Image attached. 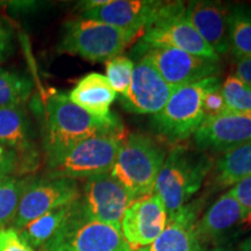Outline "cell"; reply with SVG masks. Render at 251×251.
Segmentation results:
<instances>
[{
  "instance_id": "3957f363",
  "label": "cell",
  "mask_w": 251,
  "mask_h": 251,
  "mask_svg": "<svg viewBox=\"0 0 251 251\" xmlns=\"http://www.w3.org/2000/svg\"><path fill=\"white\" fill-rule=\"evenodd\" d=\"M165 157L164 148L148 135L127 134L109 172L136 200L153 193Z\"/></svg>"
},
{
  "instance_id": "7402d4cb",
  "label": "cell",
  "mask_w": 251,
  "mask_h": 251,
  "mask_svg": "<svg viewBox=\"0 0 251 251\" xmlns=\"http://www.w3.org/2000/svg\"><path fill=\"white\" fill-rule=\"evenodd\" d=\"M212 184L231 187L251 175V143L226 151L214 162Z\"/></svg>"
},
{
  "instance_id": "44dd1931",
  "label": "cell",
  "mask_w": 251,
  "mask_h": 251,
  "mask_svg": "<svg viewBox=\"0 0 251 251\" xmlns=\"http://www.w3.org/2000/svg\"><path fill=\"white\" fill-rule=\"evenodd\" d=\"M72 206H74V201L46 213L45 215L33 220L29 224L17 230L18 234L34 250L39 249L41 251H47L61 234L62 229L64 228L71 214Z\"/></svg>"
},
{
  "instance_id": "7c38bea8",
  "label": "cell",
  "mask_w": 251,
  "mask_h": 251,
  "mask_svg": "<svg viewBox=\"0 0 251 251\" xmlns=\"http://www.w3.org/2000/svg\"><path fill=\"white\" fill-rule=\"evenodd\" d=\"M164 1L155 0H92L81 2L79 17L100 21L142 36Z\"/></svg>"
},
{
  "instance_id": "e0dca14e",
  "label": "cell",
  "mask_w": 251,
  "mask_h": 251,
  "mask_svg": "<svg viewBox=\"0 0 251 251\" xmlns=\"http://www.w3.org/2000/svg\"><path fill=\"white\" fill-rule=\"evenodd\" d=\"M202 200L188 202L171 219L163 233L150 246L136 251H207L197 231Z\"/></svg>"
},
{
  "instance_id": "277c9868",
  "label": "cell",
  "mask_w": 251,
  "mask_h": 251,
  "mask_svg": "<svg viewBox=\"0 0 251 251\" xmlns=\"http://www.w3.org/2000/svg\"><path fill=\"white\" fill-rule=\"evenodd\" d=\"M141 35L100 21L77 18L64 24L58 52L80 56L87 61L107 62Z\"/></svg>"
},
{
  "instance_id": "d6986e66",
  "label": "cell",
  "mask_w": 251,
  "mask_h": 251,
  "mask_svg": "<svg viewBox=\"0 0 251 251\" xmlns=\"http://www.w3.org/2000/svg\"><path fill=\"white\" fill-rule=\"evenodd\" d=\"M0 146L18 156L21 174L36 166L39 153L34 148L29 118L23 106L0 108Z\"/></svg>"
},
{
  "instance_id": "ba28073f",
  "label": "cell",
  "mask_w": 251,
  "mask_h": 251,
  "mask_svg": "<svg viewBox=\"0 0 251 251\" xmlns=\"http://www.w3.org/2000/svg\"><path fill=\"white\" fill-rule=\"evenodd\" d=\"M133 54L148 58L163 79L174 89L219 76L221 72L220 62L143 41L135 45Z\"/></svg>"
},
{
  "instance_id": "f546056e",
  "label": "cell",
  "mask_w": 251,
  "mask_h": 251,
  "mask_svg": "<svg viewBox=\"0 0 251 251\" xmlns=\"http://www.w3.org/2000/svg\"><path fill=\"white\" fill-rule=\"evenodd\" d=\"M229 191L244 208L251 212V175L231 186Z\"/></svg>"
},
{
  "instance_id": "52a82bcc",
  "label": "cell",
  "mask_w": 251,
  "mask_h": 251,
  "mask_svg": "<svg viewBox=\"0 0 251 251\" xmlns=\"http://www.w3.org/2000/svg\"><path fill=\"white\" fill-rule=\"evenodd\" d=\"M140 41L183 50L216 62L221 59L194 29L186 15L184 2H164L156 17L144 28Z\"/></svg>"
},
{
  "instance_id": "7a4b0ae2",
  "label": "cell",
  "mask_w": 251,
  "mask_h": 251,
  "mask_svg": "<svg viewBox=\"0 0 251 251\" xmlns=\"http://www.w3.org/2000/svg\"><path fill=\"white\" fill-rule=\"evenodd\" d=\"M213 166V158L203 151L176 146L166 153L153 192L164 203L168 219L191 202Z\"/></svg>"
},
{
  "instance_id": "484cf974",
  "label": "cell",
  "mask_w": 251,
  "mask_h": 251,
  "mask_svg": "<svg viewBox=\"0 0 251 251\" xmlns=\"http://www.w3.org/2000/svg\"><path fill=\"white\" fill-rule=\"evenodd\" d=\"M220 90L229 112L251 113V87L234 74L221 81Z\"/></svg>"
},
{
  "instance_id": "d6a6232c",
  "label": "cell",
  "mask_w": 251,
  "mask_h": 251,
  "mask_svg": "<svg viewBox=\"0 0 251 251\" xmlns=\"http://www.w3.org/2000/svg\"><path fill=\"white\" fill-rule=\"evenodd\" d=\"M233 74L251 87V57L236 61Z\"/></svg>"
},
{
  "instance_id": "ac0fdd59",
  "label": "cell",
  "mask_w": 251,
  "mask_h": 251,
  "mask_svg": "<svg viewBox=\"0 0 251 251\" xmlns=\"http://www.w3.org/2000/svg\"><path fill=\"white\" fill-rule=\"evenodd\" d=\"M185 11L194 29L220 57L230 52L228 33L229 6L220 1L196 0L185 5Z\"/></svg>"
},
{
  "instance_id": "83f0119b",
  "label": "cell",
  "mask_w": 251,
  "mask_h": 251,
  "mask_svg": "<svg viewBox=\"0 0 251 251\" xmlns=\"http://www.w3.org/2000/svg\"><path fill=\"white\" fill-rule=\"evenodd\" d=\"M221 79L220 77L216 79L212 86L206 91L205 97L202 100V113H203V122L212 120L229 112L224 97L221 94Z\"/></svg>"
},
{
  "instance_id": "e575fe53",
  "label": "cell",
  "mask_w": 251,
  "mask_h": 251,
  "mask_svg": "<svg viewBox=\"0 0 251 251\" xmlns=\"http://www.w3.org/2000/svg\"><path fill=\"white\" fill-rule=\"evenodd\" d=\"M212 251H229V250L226 249V248H222V247H215Z\"/></svg>"
},
{
  "instance_id": "5bb4252c",
  "label": "cell",
  "mask_w": 251,
  "mask_h": 251,
  "mask_svg": "<svg viewBox=\"0 0 251 251\" xmlns=\"http://www.w3.org/2000/svg\"><path fill=\"white\" fill-rule=\"evenodd\" d=\"M251 229V212L244 208L230 191L219 198L199 218L197 231L206 246L226 243Z\"/></svg>"
},
{
  "instance_id": "8fae6325",
  "label": "cell",
  "mask_w": 251,
  "mask_h": 251,
  "mask_svg": "<svg viewBox=\"0 0 251 251\" xmlns=\"http://www.w3.org/2000/svg\"><path fill=\"white\" fill-rule=\"evenodd\" d=\"M131 201H134L133 198L111 172L87 178L78 198L81 212L86 218L119 227Z\"/></svg>"
},
{
  "instance_id": "6da1fadb",
  "label": "cell",
  "mask_w": 251,
  "mask_h": 251,
  "mask_svg": "<svg viewBox=\"0 0 251 251\" xmlns=\"http://www.w3.org/2000/svg\"><path fill=\"white\" fill-rule=\"evenodd\" d=\"M125 133V127L117 115L99 119L78 107L62 92L47 98L43 107L42 144L46 161L55 158L94 135Z\"/></svg>"
},
{
  "instance_id": "f1b7e54d",
  "label": "cell",
  "mask_w": 251,
  "mask_h": 251,
  "mask_svg": "<svg viewBox=\"0 0 251 251\" xmlns=\"http://www.w3.org/2000/svg\"><path fill=\"white\" fill-rule=\"evenodd\" d=\"M0 251H36L25 242L12 228L0 230Z\"/></svg>"
},
{
  "instance_id": "9a60e30c",
  "label": "cell",
  "mask_w": 251,
  "mask_h": 251,
  "mask_svg": "<svg viewBox=\"0 0 251 251\" xmlns=\"http://www.w3.org/2000/svg\"><path fill=\"white\" fill-rule=\"evenodd\" d=\"M168 225V214L162 199L155 192L134 200L121 219V233L131 250L151 244Z\"/></svg>"
},
{
  "instance_id": "4316f807",
  "label": "cell",
  "mask_w": 251,
  "mask_h": 251,
  "mask_svg": "<svg viewBox=\"0 0 251 251\" xmlns=\"http://www.w3.org/2000/svg\"><path fill=\"white\" fill-rule=\"evenodd\" d=\"M134 61L127 56L119 55L106 62V78L115 93L122 97L130 85Z\"/></svg>"
},
{
  "instance_id": "cb8c5ba5",
  "label": "cell",
  "mask_w": 251,
  "mask_h": 251,
  "mask_svg": "<svg viewBox=\"0 0 251 251\" xmlns=\"http://www.w3.org/2000/svg\"><path fill=\"white\" fill-rule=\"evenodd\" d=\"M31 177L8 176L0 180V230L11 227L21 197Z\"/></svg>"
},
{
  "instance_id": "603a6c76",
  "label": "cell",
  "mask_w": 251,
  "mask_h": 251,
  "mask_svg": "<svg viewBox=\"0 0 251 251\" xmlns=\"http://www.w3.org/2000/svg\"><path fill=\"white\" fill-rule=\"evenodd\" d=\"M228 33L230 52L236 61L251 57V7L234 5L229 7Z\"/></svg>"
},
{
  "instance_id": "ffe728a7",
  "label": "cell",
  "mask_w": 251,
  "mask_h": 251,
  "mask_svg": "<svg viewBox=\"0 0 251 251\" xmlns=\"http://www.w3.org/2000/svg\"><path fill=\"white\" fill-rule=\"evenodd\" d=\"M69 99L93 117L107 119L113 114L109 108L117 99V93L106 76L92 72L78 81Z\"/></svg>"
},
{
  "instance_id": "4dcf8cb0",
  "label": "cell",
  "mask_w": 251,
  "mask_h": 251,
  "mask_svg": "<svg viewBox=\"0 0 251 251\" xmlns=\"http://www.w3.org/2000/svg\"><path fill=\"white\" fill-rule=\"evenodd\" d=\"M18 156L13 151L0 146V180L18 171Z\"/></svg>"
},
{
  "instance_id": "836d02e7",
  "label": "cell",
  "mask_w": 251,
  "mask_h": 251,
  "mask_svg": "<svg viewBox=\"0 0 251 251\" xmlns=\"http://www.w3.org/2000/svg\"><path fill=\"white\" fill-rule=\"evenodd\" d=\"M238 251H251V236L242 241L238 246Z\"/></svg>"
},
{
  "instance_id": "5b68a950",
  "label": "cell",
  "mask_w": 251,
  "mask_h": 251,
  "mask_svg": "<svg viewBox=\"0 0 251 251\" xmlns=\"http://www.w3.org/2000/svg\"><path fill=\"white\" fill-rule=\"evenodd\" d=\"M219 76L177 87L161 111L152 115L151 126L159 139L178 143L190 139L203 122L202 100Z\"/></svg>"
},
{
  "instance_id": "4fadbf2b",
  "label": "cell",
  "mask_w": 251,
  "mask_h": 251,
  "mask_svg": "<svg viewBox=\"0 0 251 251\" xmlns=\"http://www.w3.org/2000/svg\"><path fill=\"white\" fill-rule=\"evenodd\" d=\"M133 76L121 105L134 114H156L164 107L176 89L163 79L153 64L144 56H135Z\"/></svg>"
},
{
  "instance_id": "8992f818",
  "label": "cell",
  "mask_w": 251,
  "mask_h": 251,
  "mask_svg": "<svg viewBox=\"0 0 251 251\" xmlns=\"http://www.w3.org/2000/svg\"><path fill=\"white\" fill-rule=\"evenodd\" d=\"M125 136L126 133H105L81 141L59 156L46 161L47 176L76 180L109 172Z\"/></svg>"
},
{
  "instance_id": "d4e9b609",
  "label": "cell",
  "mask_w": 251,
  "mask_h": 251,
  "mask_svg": "<svg viewBox=\"0 0 251 251\" xmlns=\"http://www.w3.org/2000/svg\"><path fill=\"white\" fill-rule=\"evenodd\" d=\"M31 83L17 72L0 68V108L23 106L29 98Z\"/></svg>"
},
{
  "instance_id": "1f68e13d",
  "label": "cell",
  "mask_w": 251,
  "mask_h": 251,
  "mask_svg": "<svg viewBox=\"0 0 251 251\" xmlns=\"http://www.w3.org/2000/svg\"><path fill=\"white\" fill-rule=\"evenodd\" d=\"M12 51H13V42H12L11 30L4 24L0 23V63L8 58Z\"/></svg>"
},
{
  "instance_id": "2e32d148",
  "label": "cell",
  "mask_w": 251,
  "mask_h": 251,
  "mask_svg": "<svg viewBox=\"0 0 251 251\" xmlns=\"http://www.w3.org/2000/svg\"><path fill=\"white\" fill-rule=\"evenodd\" d=\"M199 151L226 152L251 143V113L227 112L202 122L193 135Z\"/></svg>"
},
{
  "instance_id": "9c48e42d",
  "label": "cell",
  "mask_w": 251,
  "mask_h": 251,
  "mask_svg": "<svg viewBox=\"0 0 251 251\" xmlns=\"http://www.w3.org/2000/svg\"><path fill=\"white\" fill-rule=\"evenodd\" d=\"M47 251H133L119 226L86 218L78 199L61 234Z\"/></svg>"
},
{
  "instance_id": "30bf717a",
  "label": "cell",
  "mask_w": 251,
  "mask_h": 251,
  "mask_svg": "<svg viewBox=\"0 0 251 251\" xmlns=\"http://www.w3.org/2000/svg\"><path fill=\"white\" fill-rule=\"evenodd\" d=\"M80 196L78 184L74 179L67 178L31 177L26 190L19 202L11 227L19 230L46 213L68 205Z\"/></svg>"
}]
</instances>
